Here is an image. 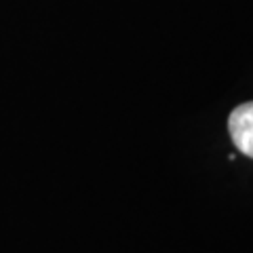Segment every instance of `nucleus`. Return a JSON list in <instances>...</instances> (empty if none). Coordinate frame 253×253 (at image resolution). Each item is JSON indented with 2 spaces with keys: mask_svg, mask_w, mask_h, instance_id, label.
<instances>
[{
  "mask_svg": "<svg viewBox=\"0 0 253 253\" xmlns=\"http://www.w3.org/2000/svg\"><path fill=\"white\" fill-rule=\"evenodd\" d=\"M228 129H230L234 146L245 156L253 158V101L234 110L230 114V121H228Z\"/></svg>",
  "mask_w": 253,
  "mask_h": 253,
  "instance_id": "f257e3e1",
  "label": "nucleus"
}]
</instances>
